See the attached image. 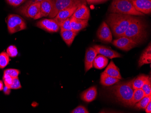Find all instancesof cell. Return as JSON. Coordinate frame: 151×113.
Here are the masks:
<instances>
[{"mask_svg": "<svg viewBox=\"0 0 151 113\" xmlns=\"http://www.w3.org/2000/svg\"><path fill=\"white\" fill-rule=\"evenodd\" d=\"M130 15L111 13L108 16L106 22L111 27L114 36L117 38L123 37L133 18Z\"/></svg>", "mask_w": 151, "mask_h": 113, "instance_id": "obj_1", "label": "cell"}, {"mask_svg": "<svg viewBox=\"0 0 151 113\" xmlns=\"http://www.w3.org/2000/svg\"><path fill=\"white\" fill-rule=\"evenodd\" d=\"M146 26L140 18L133 17L123 37H127L137 43H141L146 37Z\"/></svg>", "mask_w": 151, "mask_h": 113, "instance_id": "obj_2", "label": "cell"}, {"mask_svg": "<svg viewBox=\"0 0 151 113\" xmlns=\"http://www.w3.org/2000/svg\"><path fill=\"white\" fill-rule=\"evenodd\" d=\"M111 89L119 102L124 105L129 106L134 92L132 87V80L118 83L113 87Z\"/></svg>", "mask_w": 151, "mask_h": 113, "instance_id": "obj_3", "label": "cell"}, {"mask_svg": "<svg viewBox=\"0 0 151 113\" xmlns=\"http://www.w3.org/2000/svg\"><path fill=\"white\" fill-rule=\"evenodd\" d=\"M109 11L111 13L132 16H145L135 9L132 0H113L109 7Z\"/></svg>", "mask_w": 151, "mask_h": 113, "instance_id": "obj_4", "label": "cell"}, {"mask_svg": "<svg viewBox=\"0 0 151 113\" xmlns=\"http://www.w3.org/2000/svg\"><path fill=\"white\" fill-rule=\"evenodd\" d=\"M8 32L13 34L26 28V24L22 18L17 15H10L7 21Z\"/></svg>", "mask_w": 151, "mask_h": 113, "instance_id": "obj_5", "label": "cell"}, {"mask_svg": "<svg viewBox=\"0 0 151 113\" xmlns=\"http://www.w3.org/2000/svg\"><path fill=\"white\" fill-rule=\"evenodd\" d=\"M81 1L82 0H53L52 9L49 18H54L60 11L73 5L81 4Z\"/></svg>", "mask_w": 151, "mask_h": 113, "instance_id": "obj_6", "label": "cell"}, {"mask_svg": "<svg viewBox=\"0 0 151 113\" xmlns=\"http://www.w3.org/2000/svg\"><path fill=\"white\" fill-rule=\"evenodd\" d=\"M36 26L49 33H56L60 29L59 23L54 18L42 19L36 23Z\"/></svg>", "mask_w": 151, "mask_h": 113, "instance_id": "obj_7", "label": "cell"}, {"mask_svg": "<svg viewBox=\"0 0 151 113\" xmlns=\"http://www.w3.org/2000/svg\"><path fill=\"white\" fill-rule=\"evenodd\" d=\"M112 44L118 48L127 51L134 48L138 45L132 40L125 37H120L114 40Z\"/></svg>", "mask_w": 151, "mask_h": 113, "instance_id": "obj_8", "label": "cell"}, {"mask_svg": "<svg viewBox=\"0 0 151 113\" xmlns=\"http://www.w3.org/2000/svg\"><path fill=\"white\" fill-rule=\"evenodd\" d=\"M97 38L102 42L111 43L112 41V34L107 23L103 22L97 32Z\"/></svg>", "mask_w": 151, "mask_h": 113, "instance_id": "obj_9", "label": "cell"}, {"mask_svg": "<svg viewBox=\"0 0 151 113\" xmlns=\"http://www.w3.org/2000/svg\"><path fill=\"white\" fill-rule=\"evenodd\" d=\"M40 10V2L34 3L29 6L23 11L19 12V14L28 18L38 19Z\"/></svg>", "mask_w": 151, "mask_h": 113, "instance_id": "obj_10", "label": "cell"}, {"mask_svg": "<svg viewBox=\"0 0 151 113\" xmlns=\"http://www.w3.org/2000/svg\"><path fill=\"white\" fill-rule=\"evenodd\" d=\"M135 9L143 14L151 12V0H132Z\"/></svg>", "mask_w": 151, "mask_h": 113, "instance_id": "obj_11", "label": "cell"}, {"mask_svg": "<svg viewBox=\"0 0 151 113\" xmlns=\"http://www.w3.org/2000/svg\"><path fill=\"white\" fill-rule=\"evenodd\" d=\"M98 54L97 51L92 47L89 48L86 50L85 59V70L86 72L93 68V61Z\"/></svg>", "mask_w": 151, "mask_h": 113, "instance_id": "obj_12", "label": "cell"}, {"mask_svg": "<svg viewBox=\"0 0 151 113\" xmlns=\"http://www.w3.org/2000/svg\"><path fill=\"white\" fill-rule=\"evenodd\" d=\"M80 4L73 5L68 8L60 11L58 13V14L57 15V16L54 18V19H55L56 21L59 23L60 22L62 21L67 18L71 17Z\"/></svg>", "mask_w": 151, "mask_h": 113, "instance_id": "obj_13", "label": "cell"}, {"mask_svg": "<svg viewBox=\"0 0 151 113\" xmlns=\"http://www.w3.org/2000/svg\"><path fill=\"white\" fill-rule=\"evenodd\" d=\"M93 48L97 51L98 54L104 55L107 58L113 59L121 57L120 54L118 52L111 49L106 48L105 46L95 45L93 46Z\"/></svg>", "mask_w": 151, "mask_h": 113, "instance_id": "obj_14", "label": "cell"}, {"mask_svg": "<svg viewBox=\"0 0 151 113\" xmlns=\"http://www.w3.org/2000/svg\"><path fill=\"white\" fill-rule=\"evenodd\" d=\"M73 16L78 19L89 20L90 17V12L85 4H81L76 10Z\"/></svg>", "mask_w": 151, "mask_h": 113, "instance_id": "obj_15", "label": "cell"}, {"mask_svg": "<svg viewBox=\"0 0 151 113\" xmlns=\"http://www.w3.org/2000/svg\"><path fill=\"white\" fill-rule=\"evenodd\" d=\"M97 95V88L96 86H93L82 92L81 97L86 102H91L96 99Z\"/></svg>", "mask_w": 151, "mask_h": 113, "instance_id": "obj_16", "label": "cell"}, {"mask_svg": "<svg viewBox=\"0 0 151 113\" xmlns=\"http://www.w3.org/2000/svg\"><path fill=\"white\" fill-rule=\"evenodd\" d=\"M53 0H43L40 2V10L39 18L49 16L52 9Z\"/></svg>", "mask_w": 151, "mask_h": 113, "instance_id": "obj_17", "label": "cell"}, {"mask_svg": "<svg viewBox=\"0 0 151 113\" xmlns=\"http://www.w3.org/2000/svg\"><path fill=\"white\" fill-rule=\"evenodd\" d=\"M71 26L72 30L78 33L82 29H84L88 25V20L78 19L76 18L73 16L71 17Z\"/></svg>", "mask_w": 151, "mask_h": 113, "instance_id": "obj_18", "label": "cell"}, {"mask_svg": "<svg viewBox=\"0 0 151 113\" xmlns=\"http://www.w3.org/2000/svg\"><path fill=\"white\" fill-rule=\"evenodd\" d=\"M78 33V32L73 30H61L60 31L61 37L68 46H70L72 44L75 38Z\"/></svg>", "mask_w": 151, "mask_h": 113, "instance_id": "obj_19", "label": "cell"}, {"mask_svg": "<svg viewBox=\"0 0 151 113\" xmlns=\"http://www.w3.org/2000/svg\"><path fill=\"white\" fill-rule=\"evenodd\" d=\"M104 72L109 76L115 78L122 79V77L120 74V71L117 66L114 64L112 60L109 64L107 67L106 68Z\"/></svg>", "mask_w": 151, "mask_h": 113, "instance_id": "obj_20", "label": "cell"}, {"mask_svg": "<svg viewBox=\"0 0 151 113\" xmlns=\"http://www.w3.org/2000/svg\"><path fill=\"white\" fill-rule=\"evenodd\" d=\"M151 62V46L150 43L147 48L142 53L138 62L139 67L145 64H150Z\"/></svg>", "mask_w": 151, "mask_h": 113, "instance_id": "obj_21", "label": "cell"}, {"mask_svg": "<svg viewBox=\"0 0 151 113\" xmlns=\"http://www.w3.org/2000/svg\"><path fill=\"white\" fill-rule=\"evenodd\" d=\"M108 63V59L107 57L100 55L96 56L94 59L93 66L96 69L101 70L105 68L107 65Z\"/></svg>", "mask_w": 151, "mask_h": 113, "instance_id": "obj_22", "label": "cell"}, {"mask_svg": "<svg viewBox=\"0 0 151 113\" xmlns=\"http://www.w3.org/2000/svg\"><path fill=\"white\" fill-rule=\"evenodd\" d=\"M119 81L120 79L109 76L104 72L101 74L100 83L103 86H111L119 82Z\"/></svg>", "mask_w": 151, "mask_h": 113, "instance_id": "obj_23", "label": "cell"}, {"mask_svg": "<svg viewBox=\"0 0 151 113\" xmlns=\"http://www.w3.org/2000/svg\"><path fill=\"white\" fill-rule=\"evenodd\" d=\"M149 77L145 75H140L132 80V87L134 90L142 88L143 85L149 79Z\"/></svg>", "mask_w": 151, "mask_h": 113, "instance_id": "obj_24", "label": "cell"}, {"mask_svg": "<svg viewBox=\"0 0 151 113\" xmlns=\"http://www.w3.org/2000/svg\"><path fill=\"white\" fill-rule=\"evenodd\" d=\"M145 93L143 92V90L140 89H135L134 90V93L133 97L131 99V101L130 102V106H134L136 104L139 102L141 99L145 97Z\"/></svg>", "mask_w": 151, "mask_h": 113, "instance_id": "obj_25", "label": "cell"}, {"mask_svg": "<svg viewBox=\"0 0 151 113\" xmlns=\"http://www.w3.org/2000/svg\"><path fill=\"white\" fill-rule=\"evenodd\" d=\"M151 102V96H145L139 102L135 104V108L139 109H145L149 103Z\"/></svg>", "mask_w": 151, "mask_h": 113, "instance_id": "obj_26", "label": "cell"}, {"mask_svg": "<svg viewBox=\"0 0 151 113\" xmlns=\"http://www.w3.org/2000/svg\"><path fill=\"white\" fill-rule=\"evenodd\" d=\"M10 56L6 52L3 51L0 53V69H4L9 64Z\"/></svg>", "mask_w": 151, "mask_h": 113, "instance_id": "obj_27", "label": "cell"}, {"mask_svg": "<svg viewBox=\"0 0 151 113\" xmlns=\"http://www.w3.org/2000/svg\"><path fill=\"white\" fill-rule=\"evenodd\" d=\"M70 20H71V18L70 17L59 23L61 30H72Z\"/></svg>", "mask_w": 151, "mask_h": 113, "instance_id": "obj_28", "label": "cell"}, {"mask_svg": "<svg viewBox=\"0 0 151 113\" xmlns=\"http://www.w3.org/2000/svg\"><path fill=\"white\" fill-rule=\"evenodd\" d=\"M141 89L145 92V96H151V82L150 77H149V79L143 85Z\"/></svg>", "mask_w": 151, "mask_h": 113, "instance_id": "obj_29", "label": "cell"}, {"mask_svg": "<svg viewBox=\"0 0 151 113\" xmlns=\"http://www.w3.org/2000/svg\"><path fill=\"white\" fill-rule=\"evenodd\" d=\"M19 72V71L17 69H9L4 71V74L8 75L13 78L18 77Z\"/></svg>", "mask_w": 151, "mask_h": 113, "instance_id": "obj_30", "label": "cell"}, {"mask_svg": "<svg viewBox=\"0 0 151 113\" xmlns=\"http://www.w3.org/2000/svg\"><path fill=\"white\" fill-rule=\"evenodd\" d=\"M6 53L10 57H15L17 55L18 52L16 46L11 45L7 48Z\"/></svg>", "mask_w": 151, "mask_h": 113, "instance_id": "obj_31", "label": "cell"}, {"mask_svg": "<svg viewBox=\"0 0 151 113\" xmlns=\"http://www.w3.org/2000/svg\"><path fill=\"white\" fill-rule=\"evenodd\" d=\"M42 1H43V0H29L28 1H27L24 5L17 9V12H19L21 11H23L31 4L37 3V2H40Z\"/></svg>", "mask_w": 151, "mask_h": 113, "instance_id": "obj_32", "label": "cell"}, {"mask_svg": "<svg viewBox=\"0 0 151 113\" xmlns=\"http://www.w3.org/2000/svg\"><path fill=\"white\" fill-rule=\"evenodd\" d=\"M21 88H22V86L20 84L18 77L13 78L12 82L10 88L12 89H18Z\"/></svg>", "mask_w": 151, "mask_h": 113, "instance_id": "obj_33", "label": "cell"}, {"mask_svg": "<svg viewBox=\"0 0 151 113\" xmlns=\"http://www.w3.org/2000/svg\"><path fill=\"white\" fill-rule=\"evenodd\" d=\"M12 79L13 78L8 75H6V74H4L3 75V80L4 81L5 85L8 88H10L11 87V85L12 82Z\"/></svg>", "mask_w": 151, "mask_h": 113, "instance_id": "obj_34", "label": "cell"}, {"mask_svg": "<svg viewBox=\"0 0 151 113\" xmlns=\"http://www.w3.org/2000/svg\"><path fill=\"white\" fill-rule=\"evenodd\" d=\"M71 113H89L88 110L86 109V108L82 105H79L77 107L72 110Z\"/></svg>", "mask_w": 151, "mask_h": 113, "instance_id": "obj_35", "label": "cell"}, {"mask_svg": "<svg viewBox=\"0 0 151 113\" xmlns=\"http://www.w3.org/2000/svg\"><path fill=\"white\" fill-rule=\"evenodd\" d=\"M88 4H98L103 3L105 1H107L108 0H86Z\"/></svg>", "mask_w": 151, "mask_h": 113, "instance_id": "obj_36", "label": "cell"}, {"mask_svg": "<svg viewBox=\"0 0 151 113\" xmlns=\"http://www.w3.org/2000/svg\"><path fill=\"white\" fill-rule=\"evenodd\" d=\"M3 90L4 93L6 95H9V94H10V93H11V89L7 87L6 86H5V87H4Z\"/></svg>", "mask_w": 151, "mask_h": 113, "instance_id": "obj_37", "label": "cell"}, {"mask_svg": "<svg viewBox=\"0 0 151 113\" xmlns=\"http://www.w3.org/2000/svg\"><path fill=\"white\" fill-rule=\"evenodd\" d=\"M25 1V0H16L15 3H14L13 6H19L23 2H24Z\"/></svg>", "mask_w": 151, "mask_h": 113, "instance_id": "obj_38", "label": "cell"}, {"mask_svg": "<svg viewBox=\"0 0 151 113\" xmlns=\"http://www.w3.org/2000/svg\"><path fill=\"white\" fill-rule=\"evenodd\" d=\"M145 109V112L147 113H151V102L149 103Z\"/></svg>", "mask_w": 151, "mask_h": 113, "instance_id": "obj_39", "label": "cell"}, {"mask_svg": "<svg viewBox=\"0 0 151 113\" xmlns=\"http://www.w3.org/2000/svg\"><path fill=\"white\" fill-rule=\"evenodd\" d=\"M4 88V85L2 81L0 80V91H2Z\"/></svg>", "mask_w": 151, "mask_h": 113, "instance_id": "obj_40", "label": "cell"}, {"mask_svg": "<svg viewBox=\"0 0 151 113\" xmlns=\"http://www.w3.org/2000/svg\"><path fill=\"white\" fill-rule=\"evenodd\" d=\"M8 2V3L11 5L13 6L14 3H15L16 0H6Z\"/></svg>", "mask_w": 151, "mask_h": 113, "instance_id": "obj_41", "label": "cell"}]
</instances>
